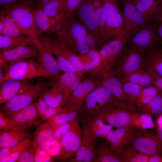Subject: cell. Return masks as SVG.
<instances>
[{"label":"cell","mask_w":162,"mask_h":162,"mask_svg":"<svg viewBox=\"0 0 162 162\" xmlns=\"http://www.w3.org/2000/svg\"><path fill=\"white\" fill-rule=\"evenodd\" d=\"M58 20V40L78 56L87 52L89 50L85 39L87 29L83 24L73 17L65 20Z\"/></svg>","instance_id":"obj_1"},{"label":"cell","mask_w":162,"mask_h":162,"mask_svg":"<svg viewBox=\"0 0 162 162\" xmlns=\"http://www.w3.org/2000/svg\"><path fill=\"white\" fill-rule=\"evenodd\" d=\"M126 108V104L101 85L91 92L79 110L82 122L96 116L103 110L112 107Z\"/></svg>","instance_id":"obj_2"},{"label":"cell","mask_w":162,"mask_h":162,"mask_svg":"<svg viewBox=\"0 0 162 162\" xmlns=\"http://www.w3.org/2000/svg\"><path fill=\"white\" fill-rule=\"evenodd\" d=\"M32 0H23L3 7L0 14L10 18L26 35L37 36Z\"/></svg>","instance_id":"obj_3"},{"label":"cell","mask_w":162,"mask_h":162,"mask_svg":"<svg viewBox=\"0 0 162 162\" xmlns=\"http://www.w3.org/2000/svg\"><path fill=\"white\" fill-rule=\"evenodd\" d=\"M48 86L43 82L34 84L28 82L14 97L0 107V112L8 117L21 110L39 97Z\"/></svg>","instance_id":"obj_4"},{"label":"cell","mask_w":162,"mask_h":162,"mask_svg":"<svg viewBox=\"0 0 162 162\" xmlns=\"http://www.w3.org/2000/svg\"><path fill=\"white\" fill-rule=\"evenodd\" d=\"M126 146L149 155L162 154V141L157 133L148 129L131 127Z\"/></svg>","instance_id":"obj_5"},{"label":"cell","mask_w":162,"mask_h":162,"mask_svg":"<svg viewBox=\"0 0 162 162\" xmlns=\"http://www.w3.org/2000/svg\"><path fill=\"white\" fill-rule=\"evenodd\" d=\"M154 23L146 25L127 36V46L144 56L157 49L156 45L160 39L157 33L158 26H156Z\"/></svg>","instance_id":"obj_6"},{"label":"cell","mask_w":162,"mask_h":162,"mask_svg":"<svg viewBox=\"0 0 162 162\" xmlns=\"http://www.w3.org/2000/svg\"><path fill=\"white\" fill-rule=\"evenodd\" d=\"M87 73L89 75L96 78L102 86L126 104L122 82L114 74L112 67L107 64L101 63L95 69Z\"/></svg>","instance_id":"obj_7"},{"label":"cell","mask_w":162,"mask_h":162,"mask_svg":"<svg viewBox=\"0 0 162 162\" xmlns=\"http://www.w3.org/2000/svg\"><path fill=\"white\" fill-rule=\"evenodd\" d=\"M107 42L123 32L122 11L116 0H102Z\"/></svg>","instance_id":"obj_8"},{"label":"cell","mask_w":162,"mask_h":162,"mask_svg":"<svg viewBox=\"0 0 162 162\" xmlns=\"http://www.w3.org/2000/svg\"><path fill=\"white\" fill-rule=\"evenodd\" d=\"M144 66V55L140 52L127 47L112 67L115 75L122 81L130 74Z\"/></svg>","instance_id":"obj_9"},{"label":"cell","mask_w":162,"mask_h":162,"mask_svg":"<svg viewBox=\"0 0 162 162\" xmlns=\"http://www.w3.org/2000/svg\"><path fill=\"white\" fill-rule=\"evenodd\" d=\"M60 140L61 152L55 159L63 161L73 158L78 151L82 140V129L79 121H74L70 129L63 135Z\"/></svg>","instance_id":"obj_10"},{"label":"cell","mask_w":162,"mask_h":162,"mask_svg":"<svg viewBox=\"0 0 162 162\" xmlns=\"http://www.w3.org/2000/svg\"><path fill=\"white\" fill-rule=\"evenodd\" d=\"M122 5L123 19V32L127 37L141 28L153 23L136 10L134 0H128Z\"/></svg>","instance_id":"obj_11"},{"label":"cell","mask_w":162,"mask_h":162,"mask_svg":"<svg viewBox=\"0 0 162 162\" xmlns=\"http://www.w3.org/2000/svg\"><path fill=\"white\" fill-rule=\"evenodd\" d=\"M82 80L70 95L63 108L66 111H79L89 93L100 85L99 81L89 76Z\"/></svg>","instance_id":"obj_12"},{"label":"cell","mask_w":162,"mask_h":162,"mask_svg":"<svg viewBox=\"0 0 162 162\" xmlns=\"http://www.w3.org/2000/svg\"><path fill=\"white\" fill-rule=\"evenodd\" d=\"M32 43L38 50L39 76L57 77L61 70L53 55L35 37Z\"/></svg>","instance_id":"obj_13"},{"label":"cell","mask_w":162,"mask_h":162,"mask_svg":"<svg viewBox=\"0 0 162 162\" xmlns=\"http://www.w3.org/2000/svg\"><path fill=\"white\" fill-rule=\"evenodd\" d=\"M38 77H40L38 62L31 58L9 64L0 83L9 79L26 80Z\"/></svg>","instance_id":"obj_14"},{"label":"cell","mask_w":162,"mask_h":162,"mask_svg":"<svg viewBox=\"0 0 162 162\" xmlns=\"http://www.w3.org/2000/svg\"><path fill=\"white\" fill-rule=\"evenodd\" d=\"M76 11L83 25L95 38L100 49L105 41L99 30L92 0H85Z\"/></svg>","instance_id":"obj_15"},{"label":"cell","mask_w":162,"mask_h":162,"mask_svg":"<svg viewBox=\"0 0 162 162\" xmlns=\"http://www.w3.org/2000/svg\"><path fill=\"white\" fill-rule=\"evenodd\" d=\"M127 38L123 32L101 46L99 50L101 63L107 64L112 67L127 47Z\"/></svg>","instance_id":"obj_16"},{"label":"cell","mask_w":162,"mask_h":162,"mask_svg":"<svg viewBox=\"0 0 162 162\" xmlns=\"http://www.w3.org/2000/svg\"><path fill=\"white\" fill-rule=\"evenodd\" d=\"M135 113L126 108L115 107L103 110L97 116L104 122L118 128L127 125L132 127Z\"/></svg>","instance_id":"obj_17"},{"label":"cell","mask_w":162,"mask_h":162,"mask_svg":"<svg viewBox=\"0 0 162 162\" xmlns=\"http://www.w3.org/2000/svg\"><path fill=\"white\" fill-rule=\"evenodd\" d=\"M82 140L75 156L69 160L70 162H94L97 154V147L94 146L97 138L87 129L82 127Z\"/></svg>","instance_id":"obj_18"},{"label":"cell","mask_w":162,"mask_h":162,"mask_svg":"<svg viewBox=\"0 0 162 162\" xmlns=\"http://www.w3.org/2000/svg\"><path fill=\"white\" fill-rule=\"evenodd\" d=\"M32 44V45L21 46L0 51V65L5 63L10 64L37 56V48L35 45Z\"/></svg>","instance_id":"obj_19"},{"label":"cell","mask_w":162,"mask_h":162,"mask_svg":"<svg viewBox=\"0 0 162 162\" xmlns=\"http://www.w3.org/2000/svg\"><path fill=\"white\" fill-rule=\"evenodd\" d=\"M35 130L33 134L32 144L35 148L45 151L55 138L54 131L47 121H37L34 124Z\"/></svg>","instance_id":"obj_20"},{"label":"cell","mask_w":162,"mask_h":162,"mask_svg":"<svg viewBox=\"0 0 162 162\" xmlns=\"http://www.w3.org/2000/svg\"><path fill=\"white\" fill-rule=\"evenodd\" d=\"M36 37L42 44L56 56L55 58L61 70L64 72L76 74L74 68L62 54L57 39L51 38L41 33Z\"/></svg>","instance_id":"obj_21"},{"label":"cell","mask_w":162,"mask_h":162,"mask_svg":"<svg viewBox=\"0 0 162 162\" xmlns=\"http://www.w3.org/2000/svg\"><path fill=\"white\" fill-rule=\"evenodd\" d=\"M38 115L35 102L8 117L11 122L10 129L20 127H30L34 124Z\"/></svg>","instance_id":"obj_22"},{"label":"cell","mask_w":162,"mask_h":162,"mask_svg":"<svg viewBox=\"0 0 162 162\" xmlns=\"http://www.w3.org/2000/svg\"><path fill=\"white\" fill-rule=\"evenodd\" d=\"M29 127H16L5 132H0V148L15 145L31 138L32 134Z\"/></svg>","instance_id":"obj_23"},{"label":"cell","mask_w":162,"mask_h":162,"mask_svg":"<svg viewBox=\"0 0 162 162\" xmlns=\"http://www.w3.org/2000/svg\"><path fill=\"white\" fill-rule=\"evenodd\" d=\"M36 33L38 35L44 32L47 34H56L59 28V21L49 16L41 9H34Z\"/></svg>","instance_id":"obj_24"},{"label":"cell","mask_w":162,"mask_h":162,"mask_svg":"<svg viewBox=\"0 0 162 162\" xmlns=\"http://www.w3.org/2000/svg\"><path fill=\"white\" fill-rule=\"evenodd\" d=\"M131 127L127 125L112 130L104 138L111 151L116 153L126 146Z\"/></svg>","instance_id":"obj_25"},{"label":"cell","mask_w":162,"mask_h":162,"mask_svg":"<svg viewBox=\"0 0 162 162\" xmlns=\"http://www.w3.org/2000/svg\"><path fill=\"white\" fill-rule=\"evenodd\" d=\"M28 82V80L9 79L0 83V105L6 103L14 97Z\"/></svg>","instance_id":"obj_26"},{"label":"cell","mask_w":162,"mask_h":162,"mask_svg":"<svg viewBox=\"0 0 162 162\" xmlns=\"http://www.w3.org/2000/svg\"><path fill=\"white\" fill-rule=\"evenodd\" d=\"M136 10L153 23L159 22L162 12L155 0H134Z\"/></svg>","instance_id":"obj_27"},{"label":"cell","mask_w":162,"mask_h":162,"mask_svg":"<svg viewBox=\"0 0 162 162\" xmlns=\"http://www.w3.org/2000/svg\"><path fill=\"white\" fill-rule=\"evenodd\" d=\"M82 127L87 129L97 138H104L112 129L113 127L106 124L100 118L97 116L86 119L81 122Z\"/></svg>","instance_id":"obj_28"},{"label":"cell","mask_w":162,"mask_h":162,"mask_svg":"<svg viewBox=\"0 0 162 162\" xmlns=\"http://www.w3.org/2000/svg\"><path fill=\"white\" fill-rule=\"evenodd\" d=\"M40 96L50 106L58 109L62 108L63 89L56 80L52 82L50 88L44 91Z\"/></svg>","instance_id":"obj_29"},{"label":"cell","mask_w":162,"mask_h":162,"mask_svg":"<svg viewBox=\"0 0 162 162\" xmlns=\"http://www.w3.org/2000/svg\"><path fill=\"white\" fill-rule=\"evenodd\" d=\"M143 68L162 76V46L144 56Z\"/></svg>","instance_id":"obj_30"},{"label":"cell","mask_w":162,"mask_h":162,"mask_svg":"<svg viewBox=\"0 0 162 162\" xmlns=\"http://www.w3.org/2000/svg\"><path fill=\"white\" fill-rule=\"evenodd\" d=\"M37 36L26 35L8 36L0 35V51L28 45L32 43L34 38Z\"/></svg>","instance_id":"obj_31"},{"label":"cell","mask_w":162,"mask_h":162,"mask_svg":"<svg viewBox=\"0 0 162 162\" xmlns=\"http://www.w3.org/2000/svg\"><path fill=\"white\" fill-rule=\"evenodd\" d=\"M122 82L123 91L126 99V107L131 112H135L136 100L142 88L136 84L130 82Z\"/></svg>","instance_id":"obj_32"},{"label":"cell","mask_w":162,"mask_h":162,"mask_svg":"<svg viewBox=\"0 0 162 162\" xmlns=\"http://www.w3.org/2000/svg\"><path fill=\"white\" fill-rule=\"evenodd\" d=\"M116 154L122 162H148L150 156L128 146H125Z\"/></svg>","instance_id":"obj_33"},{"label":"cell","mask_w":162,"mask_h":162,"mask_svg":"<svg viewBox=\"0 0 162 162\" xmlns=\"http://www.w3.org/2000/svg\"><path fill=\"white\" fill-rule=\"evenodd\" d=\"M124 81L135 83L142 88L154 85L152 76L143 68L139 69L126 76L122 81Z\"/></svg>","instance_id":"obj_34"},{"label":"cell","mask_w":162,"mask_h":162,"mask_svg":"<svg viewBox=\"0 0 162 162\" xmlns=\"http://www.w3.org/2000/svg\"><path fill=\"white\" fill-rule=\"evenodd\" d=\"M79 56L83 64L84 74L94 70L102 63L101 56L98 50H90Z\"/></svg>","instance_id":"obj_35"},{"label":"cell","mask_w":162,"mask_h":162,"mask_svg":"<svg viewBox=\"0 0 162 162\" xmlns=\"http://www.w3.org/2000/svg\"><path fill=\"white\" fill-rule=\"evenodd\" d=\"M79 111H66L64 109L59 112L47 121L54 129L58 126L74 120H79Z\"/></svg>","instance_id":"obj_36"},{"label":"cell","mask_w":162,"mask_h":162,"mask_svg":"<svg viewBox=\"0 0 162 162\" xmlns=\"http://www.w3.org/2000/svg\"><path fill=\"white\" fill-rule=\"evenodd\" d=\"M58 40L61 51L63 56L74 68L76 74L83 78L85 74L83 67L79 56L72 52L58 39Z\"/></svg>","instance_id":"obj_37"},{"label":"cell","mask_w":162,"mask_h":162,"mask_svg":"<svg viewBox=\"0 0 162 162\" xmlns=\"http://www.w3.org/2000/svg\"><path fill=\"white\" fill-rule=\"evenodd\" d=\"M85 0H64L57 19L65 20L73 17L74 13Z\"/></svg>","instance_id":"obj_38"},{"label":"cell","mask_w":162,"mask_h":162,"mask_svg":"<svg viewBox=\"0 0 162 162\" xmlns=\"http://www.w3.org/2000/svg\"><path fill=\"white\" fill-rule=\"evenodd\" d=\"M139 113H146L155 116L162 113V98L161 92L159 91L158 94L150 101L136 110Z\"/></svg>","instance_id":"obj_39"},{"label":"cell","mask_w":162,"mask_h":162,"mask_svg":"<svg viewBox=\"0 0 162 162\" xmlns=\"http://www.w3.org/2000/svg\"><path fill=\"white\" fill-rule=\"evenodd\" d=\"M108 145L106 142L97 147V157L94 162H122L116 153L110 150Z\"/></svg>","instance_id":"obj_40"},{"label":"cell","mask_w":162,"mask_h":162,"mask_svg":"<svg viewBox=\"0 0 162 162\" xmlns=\"http://www.w3.org/2000/svg\"><path fill=\"white\" fill-rule=\"evenodd\" d=\"M35 103L38 115L44 121H47L63 110V108L58 109L50 106L40 96Z\"/></svg>","instance_id":"obj_41"},{"label":"cell","mask_w":162,"mask_h":162,"mask_svg":"<svg viewBox=\"0 0 162 162\" xmlns=\"http://www.w3.org/2000/svg\"><path fill=\"white\" fill-rule=\"evenodd\" d=\"M0 21L3 25V30L0 35L8 36L27 35L9 17L0 14Z\"/></svg>","instance_id":"obj_42"},{"label":"cell","mask_w":162,"mask_h":162,"mask_svg":"<svg viewBox=\"0 0 162 162\" xmlns=\"http://www.w3.org/2000/svg\"><path fill=\"white\" fill-rule=\"evenodd\" d=\"M159 91L154 85L142 88L136 100V110L152 100Z\"/></svg>","instance_id":"obj_43"},{"label":"cell","mask_w":162,"mask_h":162,"mask_svg":"<svg viewBox=\"0 0 162 162\" xmlns=\"http://www.w3.org/2000/svg\"><path fill=\"white\" fill-rule=\"evenodd\" d=\"M30 138L15 145L9 147L10 154L6 157L0 160V162H16L24 149L32 143Z\"/></svg>","instance_id":"obj_44"},{"label":"cell","mask_w":162,"mask_h":162,"mask_svg":"<svg viewBox=\"0 0 162 162\" xmlns=\"http://www.w3.org/2000/svg\"><path fill=\"white\" fill-rule=\"evenodd\" d=\"M135 126L143 129H153L154 125L152 116L146 113H139L135 112L132 124Z\"/></svg>","instance_id":"obj_45"},{"label":"cell","mask_w":162,"mask_h":162,"mask_svg":"<svg viewBox=\"0 0 162 162\" xmlns=\"http://www.w3.org/2000/svg\"><path fill=\"white\" fill-rule=\"evenodd\" d=\"M64 0H52L45 4L41 9L46 14L57 19L58 13Z\"/></svg>","instance_id":"obj_46"},{"label":"cell","mask_w":162,"mask_h":162,"mask_svg":"<svg viewBox=\"0 0 162 162\" xmlns=\"http://www.w3.org/2000/svg\"><path fill=\"white\" fill-rule=\"evenodd\" d=\"M36 149L32 143L24 149L16 162H34V156Z\"/></svg>","instance_id":"obj_47"},{"label":"cell","mask_w":162,"mask_h":162,"mask_svg":"<svg viewBox=\"0 0 162 162\" xmlns=\"http://www.w3.org/2000/svg\"><path fill=\"white\" fill-rule=\"evenodd\" d=\"M45 151L50 156L56 158L61 154L62 146L60 140L54 138Z\"/></svg>","instance_id":"obj_48"},{"label":"cell","mask_w":162,"mask_h":162,"mask_svg":"<svg viewBox=\"0 0 162 162\" xmlns=\"http://www.w3.org/2000/svg\"><path fill=\"white\" fill-rule=\"evenodd\" d=\"M75 121L59 125L53 129L55 138L60 140L63 135L70 129Z\"/></svg>","instance_id":"obj_49"},{"label":"cell","mask_w":162,"mask_h":162,"mask_svg":"<svg viewBox=\"0 0 162 162\" xmlns=\"http://www.w3.org/2000/svg\"><path fill=\"white\" fill-rule=\"evenodd\" d=\"M34 162H51L53 159L45 150L37 148L36 149L34 156Z\"/></svg>","instance_id":"obj_50"},{"label":"cell","mask_w":162,"mask_h":162,"mask_svg":"<svg viewBox=\"0 0 162 162\" xmlns=\"http://www.w3.org/2000/svg\"><path fill=\"white\" fill-rule=\"evenodd\" d=\"M11 122L10 119L4 114L0 112V130L3 132L10 129Z\"/></svg>","instance_id":"obj_51"},{"label":"cell","mask_w":162,"mask_h":162,"mask_svg":"<svg viewBox=\"0 0 162 162\" xmlns=\"http://www.w3.org/2000/svg\"><path fill=\"white\" fill-rule=\"evenodd\" d=\"M85 39L86 44L89 50H98V48H99L95 38L87 30Z\"/></svg>","instance_id":"obj_52"},{"label":"cell","mask_w":162,"mask_h":162,"mask_svg":"<svg viewBox=\"0 0 162 162\" xmlns=\"http://www.w3.org/2000/svg\"><path fill=\"white\" fill-rule=\"evenodd\" d=\"M149 72L152 76L154 85L159 91L162 92V76L152 72Z\"/></svg>","instance_id":"obj_53"},{"label":"cell","mask_w":162,"mask_h":162,"mask_svg":"<svg viewBox=\"0 0 162 162\" xmlns=\"http://www.w3.org/2000/svg\"><path fill=\"white\" fill-rule=\"evenodd\" d=\"M148 162H162V154L150 155Z\"/></svg>","instance_id":"obj_54"},{"label":"cell","mask_w":162,"mask_h":162,"mask_svg":"<svg viewBox=\"0 0 162 162\" xmlns=\"http://www.w3.org/2000/svg\"><path fill=\"white\" fill-rule=\"evenodd\" d=\"M23 0H0L1 7L16 3Z\"/></svg>","instance_id":"obj_55"},{"label":"cell","mask_w":162,"mask_h":162,"mask_svg":"<svg viewBox=\"0 0 162 162\" xmlns=\"http://www.w3.org/2000/svg\"><path fill=\"white\" fill-rule=\"evenodd\" d=\"M159 26H157V31L158 37L162 40V21L159 22Z\"/></svg>","instance_id":"obj_56"},{"label":"cell","mask_w":162,"mask_h":162,"mask_svg":"<svg viewBox=\"0 0 162 162\" xmlns=\"http://www.w3.org/2000/svg\"><path fill=\"white\" fill-rule=\"evenodd\" d=\"M157 134L159 137L162 141V125L158 126Z\"/></svg>","instance_id":"obj_57"},{"label":"cell","mask_w":162,"mask_h":162,"mask_svg":"<svg viewBox=\"0 0 162 162\" xmlns=\"http://www.w3.org/2000/svg\"><path fill=\"white\" fill-rule=\"evenodd\" d=\"M157 119V124L158 126L162 125V113L160 114Z\"/></svg>","instance_id":"obj_58"},{"label":"cell","mask_w":162,"mask_h":162,"mask_svg":"<svg viewBox=\"0 0 162 162\" xmlns=\"http://www.w3.org/2000/svg\"><path fill=\"white\" fill-rule=\"evenodd\" d=\"M160 7L162 9V0H155Z\"/></svg>","instance_id":"obj_59"},{"label":"cell","mask_w":162,"mask_h":162,"mask_svg":"<svg viewBox=\"0 0 162 162\" xmlns=\"http://www.w3.org/2000/svg\"><path fill=\"white\" fill-rule=\"evenodd\" d=\"M128 0H116L118 2L119 4H122L124 3Z\"/></svg>","instance_id":"obj_60"},{"label":"cell","mask_w":162,"mask_h":162,"mask_svg":"<svg viewBox=\"0 0 162 162\" xmlns=\"http://www.w3.org/2000/svg\"><path fill=\"white\" fill-rule=\"evenodd\" d=\"M162 21V12L160 17L159 22Z\"/></svg>","instance_id":"obj_61"},{"label":"cell","mask_w":162,"mask_h":162,"mask_svg":"<svg viewBox=\"0 0 162 162\" xmlns=\"http://www.w3.org/2000/svg\"><path fill=\"white\" fill-rule=\"evenodd\" d=\"M49 1H51V0H48Z\"/></svg>","instance_id":"obj_62"}]
</instances>
